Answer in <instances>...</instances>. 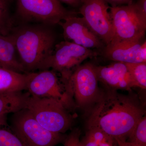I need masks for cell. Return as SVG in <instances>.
Segmentation results:
<instances>
[{
	"instance_id": "obj_16",
	"label": "cell",
	"mask_w": 146,
	"mask_h": 146,
	"mask_svg": "<svg viewBox=\"0 0 146 146\" xmlns=\"http://www.w3.org/2000/svg\"><path fill=\"white\" fill-rule=\"evenodd\" d=\"M30 73H20L0 68V94L27 90Z\"/></svg>"
},
{
	"instance_id": "obj_24",
	"label": "cell",
	"mask_w": 146,
	"mask_h": 146,
	"mask_svg": "<svg viewBox=\"0 0 146 146\" xmlns=\"http://www.w3.org/2000/svg\"><path fill=\"white\" fill-rule=\"evenodd\" d=\"M107 3L112 6V7L121 6L124 4L129 5L131 3L132 0H105Z\"/></svg>"
},
{
	"instance_id": "obj_10",
	"label": "cell",
	"mask_w": 146,
	"mask_h": 146,
	"mask_svg": "<svg viewBox=\"0 0 146 146\" xmlns=\"http://www.w3.org/2000/svg\"><path fill=\"white\" fill-rule=\"evenodd\" d=\"M26 90L33 96L59 100L69 108L74 106L63 84L60 83L56 73L53 70L31 72Z\"/></svg>"
},
{
	"instance_id": "obj_11",
	"label": "cell",
	"mask_w": 146,
	"mask_h": 146,
	"mask_svg": "<svg viewBox=\"0 0 146 146\" xmlns=\"http://www.w3.org/2000/svg\"><path fill=\"white\" fill-rule=\"evenodd\" d=\"M63 29L65 41L92 49H102L105 45L89 29L82 17L70 16L58 23Z\"/></svg>"
},
{
	"instance_id": "obj_18",
	"label": "cell",
	"mask_w": 146,
	"mask_h": 146,
	"mask_svg": "<svg viewBox=\"0 0 146 146\" xmlns=\"http://www.w3.org/2000/svg\"><path fill=\"white\" fill-rule=\"evenodd\" d=\"M127 141L137 146H146V117L144 115L138 121Z\"/></svg>"
},
{
	"instance_id": "obj_19",
	"label": "cell",
	"mask_w": 146,
	"mask_h": 146,
	"mask_svg": "<svg viewBox=\"0 0 146 146\" xmlns=\"http://www.w3.org/2000/svg\"><path fill=\"white\" fill-rule=\"evenodd\" d=\"M12 31L8 0H0V34L9 35Z\"/></svg>"
},
{
	"instance_id": "obj_23",
	"label": "cell",
	"mask_w": 146,
	"mask_h": 146,
	"mask_svg": "<svg viewBox=\"0 0 146 146\" xmlns=\"http://www.w3.org/2000/svg\"><path fill=\"white\" fill-rule=\"evenodd\" d=\"M81 141L82 146H98L93 137L88 132Z\"/></svg>"
},
{
	"instance_id": "obj_4",
	"label": "cell",
	"mask_w": 146,
	"mask_h": 146,
	"mask_svg": "<svg viewBox=\"0 0 146 146\" xmlns=\"http://www.w3.org/2000/svg\"><path fill=\"white\" fill-rule=\"evenodd\" d=\"M68 108L63 102L56 99L31 96L26 109L47 130L63 133L73 123V117L68 111Z\"/></svg>"
},
{
	"instance_id": "obj_7",
	"label": "cell",
	"mask_w": 146,
	"mask_h": 146,
	"mask_svg": "<svg viewBox=\"0 0 146 146\" xmlns=\"http://www.w3.org/2000/svg\"><path fill=\"white\" fill-rule=\"evenodd\" d=\"M17 12L24 21L51 25L76 15L75 12L65 9L58 0H17Z\"/></svg>"
},
{
	"instance_id": "obj_25",
	"label": "cell",
	"mask_w": 146,
	"mask_h": 146,
	"mask_svg": "<svg viewBox=\"0 0 146 146\" xmlns=\"http://www.w3.org/2000/svg\"><path fill=\"white\" fill-rule=\"evenodd\" d=\"M58 1L74 7H77L80 6L82 0H58Z\"/></svg>"
},
{
	"instance_id": "obj_27",
	"label": "cell",
	"mask_w": 146,
	"mask_h": 146,
	"mask_svg": "<svg viewBox=\"0 0 146 146\" xmlns=\"http://www.w3.org/2000/svg\"><path fill=\"white\" fill-rule=\"evenodd\" d=\"M116 142L118 146H137L127 141H119Z\"/></svg>"
},
{
	"instance_id": "obj_3",
	"label": "cell",
	"mask_w": 146,
	"mask_h": 146,
	"mask_svg": "<svg viewBox=\"0 0 146 146\" xmlns=\"http://www.w3.org/2000/svg\"><path fill=\"white\" fill-rule=\"evenodd\" d=\"M61 80L76 107L83 108L91 106L99 95L98 80L94 65L91 63L79 65L61 75Z\"/></svg>"
},
{
	"instance_id": "obj_12",
	"label": "cell",
	"mask_w": 146,
	"mask_h": 146,
	"mask_svg": "<svg viewBox=\"0 0 146 146\" xmlns=\"http://www.w3.org/2000/svg\"><path fill=\"white\" fill-rule=\"evenodd\" d=\"M108 60L125 63H146V40H130L110 44L102 49Z\"/></svg>"
},
{
	"instance_id": "obj_6",
	"label": "cell",
	"mask_w": 146,
	"mask_h": 146,
	"mask_svg": "<svg viewBox=\"0 0 146 146\" xmlns=\"http://www.w3.org/2000/svg\"><path fill=\"white\" fill-rule=\"evenodd\" d=\"M113 27V38L110 44L144 39L146 19L140 15L134 3L110 7Z\"/></svg>"
},
{
	"instance_id": "obj_22",
	"label": "cell",
	"mask_w": 146,
	"mask_h": 146,
	"mask_svg": "<svg viewBox=\"0 0 146 146\" xmlns=\"http://www.w3.org/2000/svg\"><path fill=\"white\" fill-rule=\"evenodd\" d=\"M134 4L140 15L146 19V0H138Z\"/></svg>"
},
{
	"instance_id": "obj_14",
	"label": "cell",
	"mask_w": 146,
	"mask_h": 146,
	"mask_svg": "<svg viewBox=\"0 0 146 146\" xmlns=\"http://www.w3.org/2000/svg\"><path fill=\"white\" fill-rule=\"evenodd\" d=\"M30 94L28 92L0 94V127L7 125V116L26 109Z\"/></svg>"
},
{
	"instance_id": "obj_15",
	"label": "cell",
	"mask_w": 146,
	"mask_h": 146,
	"mask_svg": "<svg viewBox=\"0 0 146 146\" xmlns=\"http://www.w3.org/2000/svg\"><path fill=\"white\" fill-rule=\"evenodd\" d=\"M13 37L0 34V68L20 73H27L16 56Z\"/></svg>"
},
{
	"instance_id": "obj_9",
	"label": "cell",
	"mask_w": 146,
	"mask_h": 146,
	"mask_svg": "<svg viewBox=\"0 0 146 146\" xmlns=\"http://www.w3.org/2000/svg\"><path fill=\"white\" fill-rule=\"evenodd\" d=\"M79 13L89 29L106 46L111 43L113 36L110 7L105 0H82Z\"/></svg>"
},
{
	"instance_id": "obj_26",
	"label": "cell",
	"mask_w": 146,
	"mask_h": 146,
	"mask_svg": "<svg viewBox=\"0 0 146 146\" xmlns=\"http://www.w3.org/2000/svg\"><path fill=\"white\" fill-rule=\"evenodd\" d=\"M115 141L110 136L102 141L99 145L98 146H113Z\"/></svg>"
},
{
	"instance_id": "obj_13",
	"label": "cell",
	"mask_w": 146,
	"mask_h": 146,
	"mask_svg": "<svg viewBox=\"0 0 146 146\" xmlns=\"http://www.w3.org/2000/svg\"><path fill=\"white\" fill-rule=\"evenodd\" d=\"M98 81L108 89L130 90L134 87L125 63L115 62L106 66L94 65Z\"/></svg>"
},
{
	"instance_id": "obj_2",
	"label": "cell",
	"mask_w": 146,
	"mask_h": 146,
	"mask_svg": "<svg viewBox=\"0 0 146 146\" xmlns=\"http://www.w3.org/2000/svg\"><path fill=\"white\" fill-rule=\"evenodd\" d=\"M11 35L19 61L26 72L40 70L55 45L52 32L43 27L24 26L11 32Z\"/></svg>"
},
{
	"instance_id": "obj_1",
	"label": "cell",
	"mask_w": 146,
	"mask_h": 146,
	"mask_svg": "<svg viewBox=\"0 0 146 146\" xmlns=\"http://www.w3.org/2000/svg\"><path fill=\"white\" fill-rule=\"evenodd\" d=\"M87 120L88 127L100 129L114 140L127 141L145 110L134 97L108 89L100 91Z\"/></svg>"
},
{
	"instance_id": "obj_17",
	"label": "cell",
	"mask_w": 146,
	"mask_h": 146,
	"mask_svg": "<svg viewBox=\"0 0 146 146\" xmlns=\"http://www.w3.org/2000/svg\"><path fill=\"white\" fill-rule=\"evenodd\" d=\"M125 63L130 73L134 87L145 89L146 63Z\"/></svg>"
},
{
	"instance_id": "obj_5",
	"label": "cell",
	"mask_w": 146,
	"mask_h": 146,
	"mask_svg": "<svg viewBox=\"0 0 146 146\" xmlns=\"http://www.w3.org/2000/svg\"><path fill=\"white\" fill-rule=\"evenodd\" d=\"M11 129L25 146H55L63 143L67 136L47 130L27 109L14 113Z\"/></svg>"
},
{
	"instance_id": "obj_21",
	"label": "cell",
	"mask_w": 146,
	"mask_h": 146,
	"mask_svg": "<svg viewBox=\"0 0 146 146\" xmlns=\"http://www.w3.org/2000/svg\"><path fill=\"white\" fill-rule=\"evenodd\" d=\"M80 131L78 129H74L66 136L63 142L64 146H82L80 139Z\"/></svg>"
},
{
	"instance_id": "obj_8",
	"label": "cell",
	"mask_w": 146,
	"mask_h": 146,
	"mask_svg": "<svg viewBox=\"0 0 146 146\" xmlns=\"http://www.w3.org/2000/svg\"><path fill=\"white\" fill-rule=\"evenodd\" d=\"M97 55V53L67 41L55 45L51 54L42 65L40 70L52 68L61 75L70 72L89 58Z\"/></svg>"
},
{
	"instance_id": "obj_20",
	"label": "cell",
	"mask_w": 146,
	"mask_h": 146,
	"mask_svg": "<svg viewBox=\"0 0 146 146\" xmlns=\"http://www.w3.org/2000/svg\"><path fill=\"white\" fill-rule=\"evenodd\" d=\"M0 127V146H25L12 131Z\"/></svg>"
}]
</instances>
